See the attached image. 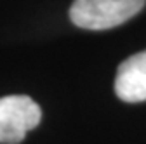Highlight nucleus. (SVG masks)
Segmentation results:
<instances>
[{
	"label": "nucleus",
	"instance_id": "f257e3e1",
	"mask_svg": "<svg viewBox=\"0 0 146 144\" xmlns=\"http://www.w3.org/2000/svg\"><path fill=\"white\" fill-rule=\"evenodd\" d=\"M146 0H75L70 19L84 30H110L134 17Z\"/></svg>",
	"mask_w": 146,
	"mask_h": 144
},
{
	"label": "nucleus",
	"instance_id": "f03ea898",
	"mask_svg": "<svg viewBox=\"0 0 146 144\" xmlns=\"http://www.w3.org/2000/svg\"><path fill=\"white\" fill-rule=\"evenodd\" d=\"M42 110L28 96L0 97V144H19L40 123Z\"/></svg>",
	"mask_w": 146,
	"mask_h": 144
},
{
	"label": "nucleus",
	"instance_id": "7ed1b4c3",
	"mask_svg": "<svg viewBox=\"0 0 146 144\" xmlns=\"http://www.w3.org/2000/svg\"><path fill=\"white\" fill-rule=\"evenodd\" d=\"M115 92L118 99L125 102L146 101V50L120 63L115 78Z\"/></svg>",
	"mask_w": 146,
	"mask_h": 144
}]
</instances>
